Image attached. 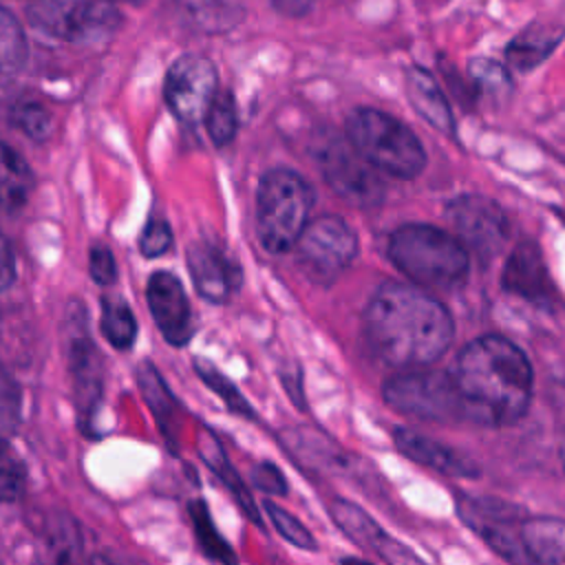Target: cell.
I'll list each match as a JSON object with an SVG mask.
<instances>
[{
	"mask_svg": "<svg viewBox=\"0 0 565 565\" xmlns=\"http://www.w3.org/2000/svg\"><path fill=\"white\" fill-rule=\"evenodd\" d=\"M364 340L371 351L404 371L439 360L452 342L448 309L415 285L384 282L371 296L364 318Z\"/></svg>",
	"mask_w": 565,
	"mask_h": 565,
	"instance_id": "1",
	"label": "cell"
},
{
	"mask_svg": "<svg viewBox=\"0 0 565 565\" xmlns=\"http://www.w3.org/2000/svg\"><path fill=\"white\" fill-rule=\"evenodd\" d=\"M466 419L483 426H512L530 406L532 366L508 338L488 333L468 342L452 371Z\"/></svg>",
	"mask_w": 565,
	"mask_h": 565,
	"instance_id": "2",
	"label": "cell"
},
{
	"mask_svg": "<svg viewBox=\"0 0 565 565\" xmlns=\"http://www.w3.org/2000/svg\"><path fill=\"white\" fill-rule=\"evenodd\" d=\"M391 263L415 285L448 289L468 274V249L455 234L426 223H406L388 238Z\"/></svg>",
	"mask_w": 565,
	"mask_h": 565,
	"instance_id": "3",
	"label": "cell"
},
{
	"mask_svg": "<svg viewBox=\"0 0 565 565\" xmlns=\"http://www.w3.org/2000/svg\"><path fill=\"white\" fill-rule=\"evenodd\" d=\"M347 141L377 172L415 179L426 168V150L415 132L377 108H355L347 117Z\"/></svg>",
	"mask_w": 565,
	"mask_h": 565,
	"instance_id": "4",
	"label": "cell"
},
{
	"mask_svg": "<svg viewBox=\"0 0 565 565\" xmlns=\"http://www.w3.org/2000/svg\"><path fill=\"white\" fill-rule=\"evenodd\" d=\"M311 185L294 170L274 168L256 190V236L269 254L289 252L309 223Z\"/></svg>",
	"mask_w": 565,
	"mask_h": 565,
	"instance_id": "5",
	"label": "cell"
},
{
	"mask_svg": "<svg viewBox=\"0 0 565 565\" xmlns=\"http://www.w3.org/2000/svg\"><path fill=\"white\" fill-rule=\"evenodd\" d=\"M384 402L408 417L426 422L466 419L452 373L411 369L388 377L382 386Z\"/></svg>",
	"mask_w": 565,
	"mask_h": 565,
	"instance_id": "6",
	"label": "cell"
},
{
	"mask_svg": "<svg viewBox=\"0 0 565 565\" xmlns=\"http://www.w3.org/2000/svg\"><path fill=\"white\" fill-rule=\"evenodd\" d=\"M26 15L42 33L71 44L104 42L121 22L110 0H35Z\"/></svg>",
	"mask_w": 565,
	"mask_h": 565,
	"instance_id": "7",
	"label": "cell"
},
{
	"mask_svg": "<svg viewBox=\"0 0 565 565\" xmlns=\"http://www.w3.org/2000/svg\"><path fill=\"white\" fill-rule=\"evenodd\" d=\"M457 516L510 565H532L521 541V525L527 519L523 508L497 499L459 492L455 497Z\"/></svg>",
	"mask_w": 565,
	"mask_h": 565,
	"instance_id": "8",
	"label": "cell"
},
{
	"mask_svg": "<svg viewBox=\"0 0 565 565\" xmlns=\"http://www.w3.org/2000/svg\"><path fill=\"white\" fill-rule=\"evenodd\" d=\"M291 249L309 280L331 285L358 256V234L344 218L329 214L307 223Z\"/></svg>",
	"mask_w": 565,
	"mask_h": 565,
	"instance_id": "9",
	"label": "cell"
},
{
	"mask_svg": "<svg viewBox=\"0 0 565 565\" xmlns=\"http://www.w3.org/2000/svg\"><path fill=\"white\" fill-rule=\"evenodd\" d=\"M318 166L329 188L355 207H375L384 201L386 185L380 172L366 163L344 139H331L318 150Z\"/></svg>",
	"mask_w": 565,
	"mask_h": 565,
	"instance_id": "10",
	"label": "cell"
},
{
	"mask_svg": "<svg viewBox=\"0 0 565 565\" xmlns=\"http://www.w3.org/2000/svg\"><path fill=\"white\" fill-rule=\"evenodd\" d=\"M446 218L459 243L481 260H492L508 238V218L501 205L483 194H461L446 205Z\"/></svg>",
	"mask_w": 565,
	"mask_h": 565,
	"instance_id": "11",
	"label": "cell"
},
{
	"mask_svg": "<svg viewBox=\"0 0 565 565\" xmlns=\"http://www.w3.org/2000/svg\"><path fill=\"white\" fill-rule=\"evenodd\" d=\"M218 93V75L214 64L203 55L179 57L163 82V97L170 113L188 126L203 121L214 95Z\"/></svg>",
	"mask_w": 565,
	"mask_h": 565,
	"instance_id": "12",
	"label": "cell"
},
{
	"mask_svg": "<svg viewBox=\"0 0 565 565\" xmlns=\"http://www.w3.org/2000/svg\"><path fill=\"white\" fill-rule=\"evenodd\" d=\"M66 349L68 366L75 386V399L79 408L93 411L102 393V358L90 340V333L84 324L82 307H68L66 313Z\"/></svg>",
	"mask_w": 565,
	"mask_h": 565,
	"instance_id": "13",
	"label": "cell"
},
{
	"mask_svg": "<svg viewBox=\"0 0 565 565\" xmlns=\"http://www.w3.org/2000/svg\"><path fill=\"white\" fill-rule=\"evenodd\" d=\"M146 298L163 338L174 347L188 344L194 333V322L181 280L170 271H154L148 278Z\"/></svg>",
	"mask_w": 565,
	"mask_h": 565,
	"instance_id": "14",
	"label": "cell"
},
{
	"mask_svg": "<svg viewBox=\"0 0 565 565\" xmlns=\"http://www.w3.org/2000/svg\"><path fill=\"white\" fill-rule=\"evenodd\" d=\"M329 514L333 523L340 527L344 536H349L353 543L373 550L382 554L386 561L395 565H422L415 554H411L402 543L391 539L382 525L364 512L360 505L347 499H331L329 501Z\"/></svg>",
	"mask_w": 565,
	"mask_h": 565,
	"instance_id": "15",
	"label": "cell"
},
{
	"mask_svg": "<svg viewBox=\"0 0 565 565\" xmlns=\"http://www.w3.org/2000/svg\"><path fill=\"white\" fill-rule=\"evenodd\" d=\"M188 269L196 291L210 302H227L241 285L238 265L210 241H196L188 247Z\"/></svg>",
	"mask_w": 565,
	"mask_h": 565,
	"instance_id": "16",
	"label": "cell"
},
{
	"mask_svg": "<svg viewBox=\"0 0 565 565\" xmlns=\"http://www.w3.org/2000/svg\"><path fill=\"white\" fill-rule=\"evenodd\" d=\"M501 287L534 305H547L552 300L554 287L536 243L523 241L510 252L503 265Z\"/></svg>",
	"mask_w": 565,
	"mask_h": 565,
	"instance_id": "17",
	"label": "cell"
},
{
	"mask_svg": "<svg viewBox=\"0 0 565 565\" xmlns=\"http://www.w3.org/2000/svg\"><path fill=\"white\" fill-rule=\"evenodd\" d=\"M393 441L395 448L406 455L411 461L422 463L430 470H437L441 475H452V477H468L475 479L481 468L466 455L457 452L450 446L439 444L437 439H430L422 433H415L411 428H395L393 430Z\"/></svg>",
	"mask_w": 565,
	"mask_h": 565,
	"instance_id": "18",
	"label": "cell"
},
{
	"mask_svg": "<svg viewBox=\"0 0 565 565\" xmlns=\"http://www.w3.org/2000/svg\"><path fill=\"white\" fill-rule=\"evenodd\" d=\"M406 95L417 115L441 135H455V117L437 79L422 66L406 71Z\"/></svg>",
	"mask_w": 565,
	"mask_h": 565,
	"instance_id": "19",
	"label": "cell"
},
{
	"mask_svg": "<svg viewBox=\"0 0 565 565\" xmlns=\"http://www.w3.org/2000/svg\"><path fill=\"white\" fill-rule=\"evenodd\" d=\"M521 541L532 565H565V519L527 516Z\"/></svg>",
	"mask_w": 565,
	"mask_h": 565,
	"instance_id": "20",
	"label": "cell"
},
{
	"mask_svg": "<svg viewBox=\"0 0 565 565\" xmlns=\"http://www.w3.org/2000/svg\"><path fill=\"white\" fill-rule=\"evenodd\" d=\"M35 179L24 161L9 143L0 141V207L15 210L24 205L33 192Z\"/></svg>",
	"mask_w": 565,
	"mask_h": 565,
	"instance_id": "21",
	"label": "cell"
},
{
	"mask_svg": "<svg viewBox=\"0 0 565 565\" xmlns=\"http://www.w3.org/2000/svg\"><path fill=\"white\" fill-rule=\"evenodd\" d=\"M199 450H201V457L205 459V463L216 472V477L227 486V490L232 492V497L236 499V503L243 508V512L256 523V525H263L260 521V512L256 510V503L247 490V486L243 483V479L236 475V470L232 468V463L227 461L223 448L218 446L216 437L205 433L201 437V444H199Z\"/></svg>",
	"mask_w": 565,
	"mask_h": 565,
	"instance_id": "22",
	"label": "cell"
},
{
	"mask_svg": "<svg viewBox=\"0 0 565 565\" xmlns=\"http://www.w3.org/2000/svg\"><path fill=\"white\" fill-rule=\"evenodd\" d=\"M563 33L556 31H547L545 26L541 29H527L525 33L516 35L508 49H505V57L508 62L519 68V71H530L536 64H541L561 42Z\"/></svg>",
	"mask_w": 565,
	"mask_h": 565,
	"instance_id": "23",
	"label": "cell"
},
{
	"mask_svg": "<svg viewBox=\"0 0 565 565\" xmlns=\"http://www.w3.org/2000/svg\"><path fill=\"white\" fill-rule=\"evenodd\" d=\"M26 62V38L18 20L0 7V86L11 82Z\"/></svg>",
	"mask_w": 565,
	"mask_h": 565,
	"instance_id": "24",
	"label": "cell"
},
{
	"mask_svg": "<svg viewBox=\"0 0 565 565\" xmlns=\"http://www.w3.org/2000/svg\"><path fill=\"white\" fill-rule=\"evenodd\" d=\"M210 139L216 146H227L238 130V110L230 90H218L203 117Z\"/></svg>",
	"mask_w": 565,
	"mask_h": 565,
	"instance_id": "25",
	"label": "cell"
},
{
	"mask_svg": "<svg viewBox=\"0 0 565 565\" xmlns=\"http://www.w3.org/2000/svg\"><path fill=\"white\" fill-rule=\"evenodd\" d=\"M190 516H192L194 532H196V539H199L203 552L210 558L218 561L221 565H236V556H234L232 547L225 543V539L216 532L212 516L207 512V505L203 501L190 503Z\"/></svg>",
	"mask_w": 565,
	"mask_h": 565,
	"instance_id": "26",
	"label": "cell"
},
{
	"mask_svg": "<svg viewBox=\"0 0 565 565\" xmlns=\"http://www.w3.org/2000/svg\"><path fill=\"white\" fill-rule=\"evenodd\" d=\"M102 331L115 349H130L137 335V322L128 305L119 300L102 302Z\"/></svg>",
	"mask_w": 565,
	"mask_h": 565,
	"instance_id": "27",
	"label": "cell"
},
{
	"mask_svg": "<svg viewBox=\"0 0 565 565\" xmlns=\"http://www.w3.org/2000/svg\"><path fill=\"white\" fill-rule=\"evenodd\" d=\"M194 369H196L199 377L225 402V406H227L232 413H236V415H241V417H247V419H256V413H254V408L249 406V402L241 395V391H238L214 364H210V362H205V360H196V362H194Z\"/></svg>",
	"mask_w": 565,
	"mask_h": 565,
	"instance_id": "28",
	"label": "cell"
},
{
	"mask_svg": "<svg viewBox=\"0 0 565 565\" xmlns=\"http://www.w3.org/2000/svg\"><path fill=\"white\" fill-rule=\"evenodd\" d=\"M468 77L488 97H505L512 88L510 73L494 60H472L468 64Z\"/></svg>",
	"mask_w": 565,
	"mask_h": 565,
	"instance_id": "29",
	"label": "cell"
},
{
	"mask_svg": "<svg viewBox=\"0 0 565 565\" xmlns=\"http://www.w3.org/2000/svg\"><path fill=\"white\" fill-rule=\"evenodd\" d=\"M263 508H265V512L269 514V519H271L276 532H278L285 541H289L291 545H296V547H300V550H316V547H318L313 534H311L294 514H289L287 510H282L280 505H276V503H271V501H265Z\"/></svg>",
	"mask_w": 565,
	"mask_h": 565,
	"instance_id": "30",
	"label": "cell"
},
{
	"mask_svg": "<svg viewBox=\"0 0 565 565\" xmlns=\"http://www.w3.org/2000/svg\"><path fill=\"white\" fill-rule=\"evenodd\" d=\"M13 124L31 139H46L51 135V128H53V119H51V113L40 106V104H33V102H26V104H20L13 108Z\"/></svg>",
	"mask_w": 565,
	"mask_h": 565,
	"instance_id": "31",
	"label": "cell"
},
{
	"mask_svg": "<svg viewBox=\"0 0 565 565\" xmlns=\"http://www.w3.org/2000/svg\"><path fill=\"white\" fill-rule=\"evenodd\" d=\"M139 384L143 386L146 397H148L150 408L154 411L157 419L161 422V426H166V415H170V411H172V397H170L166 384L161 382L159 373L150 364H143L139 369Z\"/></svg>",
	"mask_w": 565,
	"mask_h": 565,
	"instance_id": "32",
	"label": "cell"
},
{
	"mask_svg": "<svg viewBox=\"0 0 565 565\" xmlns=\"http://www.w3.org/2000/svg\"><path fill=\"white\" fill-rule=\"evenodd\" d=\"M24 472L15 452L0 439V503L13 501L22 490Z\"/></svg>",
	"mask_w": 565,
	"mask_h": 565,
	"instance_id": "33",
	"label": "cell"
},
{
	"mask_svg": "<svg viewBox=\"0 0 565 565\" xmlns=\"http://www.w3.org/2000/svg\"><path fill=\"white\" fill-rule=\"evenodd\" d=\"M172 245V230L163 218H150L139 236V249L143 256L154 258L168 252Z\"/></svg>",
	"mask_w": 565,
	"mask_h": 565,
	"instance_id": "34",
	"label": "cell"
},
{
	"mask_svg": "<svg viewBox=\"0 0 565 565\" xmlns=\"http://www.w3.org/2000/svg\"><path fill=\"white\" fill-rule=\"evenodd\" d=\"M20 413V397L13 380L0 366V435H7L15 428Z\"/></svg>",
	"mask_w": 565,
	"mask_h": 565,
	"instance_id": "35",
	"label": "cell"
},
{
	"mask_svg": "<svg viewBox=\"0 0 565 565\" xmlns=\"http://www.w3.org/2000/svg\"><path fill=\"white\" fill-rule=\"evenodd\" d=\"M252 481L254 486L265 492V494H276V497H282L287 494L289 486H287V479L285 475L280 472V468L271 461H260L254 466L252 470Z\"/></svg>",
	"mask_w": 565,
	"mask_h": 565,
	"instance_id": "36",
	"label": "cell"
},
{
	"mask_svg": "<svg viewBox=\"0 0 565 565\" xmlns=\"http://www.w3.org/2000/svg\"><path fill=\"white\" fill-rule=\"evenodd\" d=\"M88 269L95 282L99 285H110L117 278V263L115 256L108 247L104 245H95L88 254Z\"/></svg>",
	"mask_w": 565,
	"mask_h": 565,
	"instance_id": "37",
	"label": "cell"
},
{
	"mask_svg": "<svg viewBox=\"0 0 565 565\" xmlns=\"http://www.w3.org/2000/svg\"><path fill=\"white\" fill-rule=\"evenodd\" d=\"M15 278V256L7 236L0 232V291H4Z\"/></svg>",
	"mask_w": 565,
	"mask_h": 565,
	"instance_id": "38",
	"label": "cell"
},
{
	"mask_svg": "<svg viewBox=\"0 0 565 565\" xmlns=\"http://www.w3.org/2000/svg\"><path fill=\"white\" fill-rule=\"evenodd\" d=\"M269 2L278 13L287 18H300L313 7L316 0H269Z\"/></svg>",
	"mask_w": 565,
	"mask_h": 565,
	"instance_id": "39",
	"label": "cell"
},
{
	"mask_svg": "<svg viewBox=\"0 0 565 565\" xmlns=\"http://www.w3.org/2000/svg\"><path fill=\"white\" fill-rule=\"evenodd\" d=\"M340 565H371L369 561H362V558H355V556H347L340 561Z\"/></svg>",
	"mask_w": 565,
	"mask_h": 565,
	"instance_id": "40",
	"label": "cell"
},
{
	"mask_svg": "<svg viewBox=\"0 0 565 565\" xmlns=\"http://www.w3.org/2000/svg\"><path fill=\"white\" fill-rule=\"evenodd\" d=\"M561 461H563V470H565V439H563V446H561Z\"/></svg>",
	"mask_w": 565,
	"mask_h": 565,
	"instance_id": "41",
	"label": "cell"
},
{
	"mask_svg": "<svg viewBox=\"0 0 565 565\" xmlns=\"http://www.w3.org/2000/svg\"><path fill=\"white\" fill-rule=\"evenodd\" d=\"M99 565H108V563H99Z\"/></svg>",
	"mask_w": 565,
	"mask_h": 565,
	"instance_id": "42",
	"label": "cell"
}]
</instances>
